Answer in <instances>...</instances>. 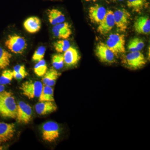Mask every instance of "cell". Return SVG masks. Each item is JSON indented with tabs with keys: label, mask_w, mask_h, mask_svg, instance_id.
Masks as SVG:
<instances>
[{
	"label": "cell",
	"mask_w": 150,
	"mask_h": 150,
	"mask_svg": "<svg viewBox=\"0 0 150 150\" xmlns=\"http://www.w3.org/2000/svg\"><path fill=\"white\" fill-rule=\"evenodd\" d=\"M17 104L13 94L11 91L0 93V116L4 118L16 119Z\"/></svg>",
	"instance_id": "cell-1"
},
{
	"label": "cell",
	"mask_w": 150,
	"mask_h": 150,
	"mask_svg": "<svg viewBox=\"0 0 150 150\" xmlns=\"http://www.w3.org/2000/svg\"><path fill=\"white\" fill-rule=\"evenodd\" d=\"M105 44L116 57L126 51L125 36L123 34L118 33L111 34L107 38Z\"/></svg>",
	"instance_id": "cell-2"
},
{
	"label": "cell",
	"mask_w": 150,
	"mask_h": 150,
	"mask_svg": "<svg viewBox=\"0 0 150 150\" xmlns=\"http://www.w3.org/2000/svg\"><path fill=\"white\" fill-rule=\"evenodd\" d=\"M5 45L11 52L15 54H23L27 47L25 38L16 34L8 35Z\"/></svg>",
	"instance_id": "cell-3"
},
{
	"label": "cell",
	"mask_w": 150,
	"mask_h": 150,
	"mask_svg": "<svg viewBox=\"0 0 150 150\" xmlns=\"http://www.w3.org/2000/svg\"><path fill=\"white\" fill-rule=\"evenodd\" d=\"M43 86V83L40 81L30 80L22 84L20 89L23 95L28 99H32L39 97Z\"/></svg>",
	"instance_id": "cell-4"
},
{
	"label": "cell",
	"mask_w": 150,
	"mask_h": 150,
	"mask_svg": "<svg viewBox=\"0 0 150 150\" xmlns=\"http://www.w3.org/2000/svg\"><path fill=\"white\" fill-rule=\"evenodd\" d=\"M123 63L127 68L132 70H137L144 67L147 61L144 54L140 51L130 52L123 60Z\"/></svg>",
	"instance_id": "cell-5"
},
{
	"label": "cell",
	"mask_w": 150,
	"mask_h": 150,
	"mask_svg": "<svg viewBox=\"0 0 150 150\" xmlns=\"http://www.w3.org/2000/svg\"><path fill=\"white\" fill-rule=\"evenodd\" d=\"M60 136V129L58 123L54 121H48L42 127V137L46 142L51 143L56 141Z\"/></svg>",
	"instance_id": "cell-6"
},
{
	"label": "cell",
	"mask_w": 150,
	"mask_h": 150,
	"mask_svg": "<svg viewBox=\"0 0 150 150\" xmlns=\"http://www.w3.org/2000/svg\"><path fill=\"white\" fill-rule=\"evenodd\" d=\"M113 15L115 25L118 30L126 32L130 23L131 14L126 9L120 8L113 12Z\"/></svg>",
	"instance_id": "cell-7"
},
{
	"label": "cell",
	"mask_w": 150,
	"mask_h": 150,
	"mask_svg": "<svg viewBox=\"0 0 150 150\" xmlns=\"http://www.w3.org/2000/svg\"><path fill=\"white\" fill-rule=\"evenodd\" d=\"M32 115V108L29 104L22 101L18 103L16 119L18 123L28 124L31 121Z\"/></svg>",
	"instance_id": "cell-8"
},
{
	"label": "cell",
	"mask_w": 150,
	"mask_h": 150,
	"mask_svg": "<svg viewBox=\"0 0 150 150\" xmlns=\"http://www.w3.org/2000/svg\"><path fill=\"white\" fill-rule=\"evenodd\" d=\"M95 52L97 58L103 63L112 64L115 62L114 54L103 42L98 43Z\"/></svg>",
	"instance_id": "cell-9"
},
{
	"label": "cell",
	"mask_w": 150,
	"mask_h": 150,
	"mask_svg": "<svg viewBox=\"0 0 150 150\" xmlns=\"http://www.w3.org/2000/svg\"><path fill=\"white\" fill-rule=\"evenodd\" d=\"M107 11L104 7L97 4L91 6L88 10L89 18L91 22L93 24H99L105 17Z\"/></svg>",
	"instance_id": "cell-10"
},
{
	"label": "cell",
	"mask_w": 150,
	"mask_h": 150,
	"mask_svg": "<svg viewBox=\"0 0 150 150\" xmlns=\"http://www.w3.org/2000/svg\"><path fill=\"white\" fill-rule=\"evenodd\" d=\"M16 131L14 123L0 122V145L10 141L14 136Z\"/></svg>",
	"instance_id": "cell-11"
},
{
	"label": "cell",
	"mask_w": 150,
	"mask_h": 150,
	"mask_svg": "<svg viewBox=\"0 0 150 150\" xmlns=\"http://www.w3.org/2000/svg\"><path fill=\"white\" fill-rule=\"evenodd\" d=\"M115 25L113 12L107 10L106 16L100 23L97 28L98 32L101 35H106L110 32Z\"/></svg>",
	"instance_id": "cell-12"
},
{
	"label": "cell",
	"mask_w": 150,
	"mask_h": 150,
	"mask_svg": "<svg viewBox=\"0 0 150 150\" xmlns=\"http://www.w3.org/2000/svg\"><path fill=\"white\" fill-rule=\"evenodd\" d=\"M52 32L55 37L60 39H67L72 33L69 24L65 22L54 25Z\"/></svg>",
	"instance_id": "cell-13"
},
{
	"label": "cell",
	"mask_w": 150,
	"mask_h": 150,
	"mask_svg": "<svg viewBox=\"0 0 150 150\" xmlns=\"http://www.w3.org/2000/svg\"><path fill=\"white\" fill-rule=\"evenodd\" d=\"M134 28L138 34L147 35L150 32V20L147 16L139 17L134 22Z\"/></svg>",
	"instance_id": "cell-14"
},
{
	"label": "cell",
	"mask_w": 150,
	"mask_h": 150,
	"mask_svg": "<svg viewBox=\"0 0 150 150\" xmlns=\"http://www.w3.org/2000/svg\"><path fill=\"white\" fill-rule=\"evenodd\" d=\"M63 56L64 64L69 67L77 64L81 58L78 50L72 46H70L67 51L64 52Z\"/></svg>",
	"instance_id": "cell-15"
},
{
	"label": "cell",
	"mask_w": 150,
	"mask_h": 150,
	"mask_svg": "<svg viewBox=\"0 0 150 150\" xmlns=\"http://www.w3.org/2000/svg\"><path fill=\"white\" fill-rule=\"evenodd\" d=\"M57 105L54 101H43L37 103L35 105V110L37 114L45 115L56 111Z\"/></svg>",
	"instance_id": "cell-16"
},
{
	"label": "cell",
	"mask_w": 150,
	"mask_h": 150,
	"mask_svg": "<svg viewBox=\"0 0 150 150\" xmlns=\"http://www.w3.org/2000/svg\"><path fill=\"white\" fill-rule=\"evenodd\" d=\"M41 25L40 20L37 17H30L26 19L23 23L25 29L31 34L39 31L41 28Z\"/></svg>",
	"instance_id": "cell-17"
},
{
	"label": "cell",
	"mask_w": 150,
	"mask_h": 150,
	"mask_svg": "<svg viewBox=\"0 0 150 150\" xmlns=\"http://www.w3.org/2000/svg\"><path fill=\"white\" fill-rule=\"evenodd\" d=\"M61 74L58 72L55 69L47 70L45 75L42 77V82L43 85L53 86L56 84Z\"/></svg>",
	"instance_id": "cell-18"
},
{
	"label": "cell",
	"mask_w": 150,
	"mask_h": 150,
	"mask_svg": "<svg viewBox=\"0 0 150 150\" xmlns=\"http://www.w3.org/2000/svg\"><path fill=\"white\" fill-rule=\"evenodd\" d=\"M127 5L132 11L139 13L148 6L147 0H127Z\"/></svg>",
	"instance_id": "cell-19"
},
{
	"label": "cell",
	"mask_w": 150,
	"mask_h": 150,
	"mask_svg": "<svg viewBox=\"0 0 150 150\" xmlns=\"http://www.w3.org/2000/svg\"><path fill=\"white\" fill-rule=\"evenodd\" d=\"M39 102L54 101V89L50 86L44 85L39 97Z\"/></svg>",
	"instance_id": "cell-20"
},
{
	"label": "cell",
	"mask_w": 150,
	"mask_h": 150,
	"mask_svg": "<svg viewBox=\"0 0 150 150\" xmlns=\"http://www.w3.org/2000/svg\"><path fill=\"white\" fill-rule=\"evenodd\" d=\"M12 55L6 49L0 47V69H4L10 65Z\"/></svg>",
	"instance_id": "cell-21"
},
{
	"label": "cell",
	"mask_w": 150,
	"mask_h": 150,
	"mask_svg": "<svg viewBox=\"0 0 150 150\" xmlns=\"http://www.w3.org/2000/svg\"><path fill=\"white\" fill-rule=\"evenodd\" d=\"M143 40L139 38H134L129 41L128 48L130 52L140 51L144 47Z\"/></svg>",
	"instance_id": "cell-22"
},
{
	"label": "cell",
	"mask_w": 150,
	"mask_h": 150,
	"mask_svg": "<svg viewBox=\"0 0 150 150\" xmlns=\"http://www.w3.org/2000/svg\"><path fill=\"white\" fill-rule=\"evenodd\" d=\"M54 49L59 53H64L70 46V43L67 39H60L54 42Z\"/></svg>",
	"instance_id": "cell-23"
},
{
	"label": "cell",
	"mask_w": 150,
	"mask_h": 150,
	"mask_svg": "<svg viewBox=\"0 0 150 150\" xmlns=\"http://www.w3.org/2000/svg\"><path fill=\"white\" fill-rule=\"evenodd\" d=\"M34 72L38 77H43L48 70V67L44 59L37 62L34 67Z\"/></svg>",
	"instance_id": "cell-24"
},
{
	"label": "cell",
	"mask_w": 150,
	"mask_h": 150,
	"mask_svg": "<svg viewBox=\"0 0 150 150\" xmlns=\"http://www.w3.org/2000/svg\"><path fill=\"white\" fill-rule=\"evenodd\" d=\"M13 71L11 70H5L3 71L0 76V83L5 86L8 84L13 79Z\"/></svg>",
	"instance_id": "cell-25"
},
{
	"label": "cell",
	"mask_w": 150,
	"mask_h": 150,
	"mask_svg": "<svg viewBox=\"0 0 150 150\" xmlns=\"http://www.w3.org/2000/svg\"><path fill=\"white\" fill-rule=\"evenodd\" d=\"M52 64L55 69L59 70L63 68L64 64L63 54H59L53 55L52 57Z\"/></svg>",
	"instance_id": "cell-26"
},
{
	"label": "cell",
	"mask_w": 150,
	"mask_h": 150,
	"mask_svg": "<svg viewBox=\"0 0 150 150\" xmlns=\"http://www.w3.org/2000/svg\"><path fill=\"white\" fill-rule=\"evenodd\" d=\"M46 48L45 46H40L35 50L32 56V60L34 62H37L43 59L45 53Z\"/></svg>",
	"instance_id": "cell-27"
},
{
	"label": "cell",
	"mask_w": 150,
	"mask_h": 150,
	"mask_svg": "<svg viewBox=\"0 0 150 150\" xmlns=\"http://www.w3.org/2000/svg\"><path fill=\"white\" fill-rule=\"evenodd\" d=\"M51 10L55 17V18L56 19L58 24L65 22L66 18H65L64 15L61 11H59V10L57 9L54 8L52 9Z\"/></svg>",
	"instance_id": "cell-28"
},
{
	"label": "cell",
	"mask_w": 150,
	"mask_h": 150,
	"mask_svg": "<svg viewBox=\"0 0 150 150\" xmlns=\"http://www.w3.org/2000/svg\"><path fill=\"white\" fill-rule=\"evenodd\" d=\"M47 15L48 17V20L49 21V23L52 25H55L56 24H58L57 21H56V19L55 18L54 14L52 13L51 9L48 10L47 11Z\"/></svg>",
	"instance_id": "cell-29"
},
{
	"label": "cell",
	"mask_w": 150,
	"mask_h": 150,
	"mask_svg": "<svg viewBox=\"0 0 150 150\" xmlns=\"http://www.w3.org/2000/svg\"><path fill=\"white\" fill-rule=\"evenodd\" d=\"M13 78L18 80L22 79L26 77L28 75L27 72L25 71L21 73H13Z\"/></svg>",
	"instance_id": "cell-30"
},
{
	"label": "cell",
	"mask_w": 150,
	"mask_h": 150,
	"mask_svg": "<svg viewBox=\"0 0 150 150\" xmlns=\"http://www.w3.org/2000/svg\"><path fill=\"white\" fill-rule=\"evenodd\" d=\"M24 65H17L14 67L13 70V73H21L26 71Z\"/></svg>",
	"instance_id": "cell-31"
},
{
	"label": "cell",
	"mask_w": 150,
	"mask_h": 150,
	"mask_svg": "<svg viewBox=\"0 0 150 150\" xmlns=\"http://www.w3.org/2000/svg\"><path fill=\"white\" fill-rule=\"evenodd\" d=\"M5 86L0 83V93L5 91Z\"/></svg>",
	"instance_id": "cell-32"
},
{
	"label": "cell",
	"mask_w": 150,
	"mask_h": 150,
	"mask_svg": "<svg viewBox=\"0 0 150 150\" xmlns=\"http://www.w3.org/2000/svg\"><path fill=\"white\" fill-rule=\"evenodd\" d=\"M110 1L112 2H117V1H124V0H109Z\"/></svg>",
	"instance_id": "cell-33"
},
{
	"label": "cell",
	"mask_w": 150,
	"mask_h": 150,
	"mask_svg": "<svg viewBox=\"0 0 150 150\" xmlns=\"http://www.w3.org/2000/svg\"><path fill=\"white\" fill-rule=\"evenodd\" d=\"M86 1L89 2V1H93L95 2L96 1L98 0H85Z\"/></svg>",
	"instance_id": "cell-34"
},
{
	"label": "cell",
	"mask_w": 150,
	"mask_h": 150,
	"mask_svg": "<svg viewBox=\"0 0 150 150\" xmlns=\"http://www.w3.org/2000/svg\"><path fill=\"white\" fill-rule=\"evenodd\" d=\"M3 147L2 146H0V150H2Z\"/></svg>",
	"instance_id": "cell-35"
},
{
	"label": "cell",
	"mask_w": 150,
	"mask_h": 150,
	"mask_svg": "<svg viewBox=\"0 0 150 150\" xmlns=\"http://www.w3.org/2000/svg\"><path fill=\"white\" fill-rule=\"evenodd\" d=\"M51 1H58V0H51Z\"/></svg>",
	"instance_id": "cell-36"
}]
</instances>
